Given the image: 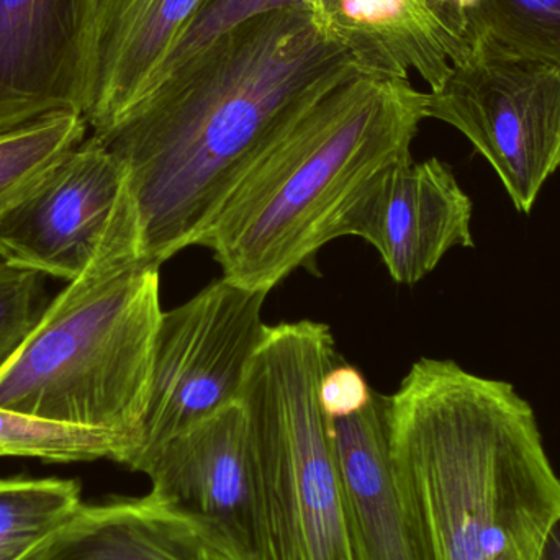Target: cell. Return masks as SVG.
Here are the masks:
<instances>
[{
    "label": "cell",
    "mask_w": 560,
    "mask_h": 560,
    "mask_svg": "<svg viewBox=\"0 0 560 560\" xmlns=\"http://www.w3.org/2000/svg\"><path fill=\"white\" fill-rule=\"evenodd\" d=\"M355 71L305 9L275 10L220 36L95 135L128 170L144 256L161 266L199 245L306 102Z\"/></svg>",
    "instance_id": "6da1fadb"
},
{
    "label": "cell",
    "mask_w": 560,
    "mask_h": 560,
    "mask_svg": "<svg viewBox=\"0 0 560 560\" xmlns=\"http://www.w3.org/2000/svg\"><path fill=\"white\" fill-rule=\"evenodd\" d=\"M388 417L398 480L438 560H538L560 518V477L512 384L423 358Z\"/></svg>",
    "instance_id": "7a4b0ae2"
},
{
    "label": "cell",
    "mask_w": 560,
    "mask_h": 560,
    "mask_svg": "<svg viewBox=\"0 0 560 560\" xmlns=\"http://www.w3.org/2000/svg\"><path fill=\"white\" fill-rule=\"evenodd\" d=\"M428 92L355 71L326 85L240 180L199 245L223 278L271 292L319 248L382 171L413 160Z\"/></svg>",
    "instance_id": "3957f363"
},
{
    "label": "cell",
    "mask_w": 560,
    "mask_h": 560,
    "mask_svg": "<svg viewBox=\"0 0 560 560\" xmlns=\"http://www.w3.org/2000/svg\"><path fill=\"white\" fill-rule=\"evenodd\" d=\"M160 265L144 256L130 194L88 268L0 365V408L137 446L160 328Z\"/></svg>",
    "instance_id": "277c9868"
},
{
    "label": "cell",
    "mask_w": 560,
    "mask_h": 560,
    "mask_svg": "<svg viewBox=\"0 0 560 560\" xmlns=\"http://www.w3.org/2000/svg\"><path fill=\"white\" fill-rule=\"evenodd\" d=\"M339 361L325 323L268 326L238 404L255 464L266 560H352L323 374Z\"/></svg>",
    "instance_id": "5b68a950"
},
{
    "label": "cell",
    "mask_w": 560,
    "mask_h": 560,
    "mask_svg": "<svg viewBox=\"0 0 560 560\" xmlns=\"http://www.w3.org/2000/svg\"><path fill=\"white\" fill-rule=\"evenodd\" d=\"M266 296L222 278L163 312L147 413L125 466L137 470L171 438L238 404L268 329L262 323Z\"/></svg>",
    "instance_id": "8992f818"
},
{
    "label": "cell",
    "mask_w": 560,
    "mask_h": 560,
    "mask_svg": "<svg viewBox=\"0 0 560 560\" xmlns=\"http://www.w3.org/2000/svg\"><path fill=\"white\" fill-rule=\"evenodd\" d=\"M428 118L460 131L528 215L560 167V68L476 46L428 92Z\"/></svg>",
    "instance_id": "52a82bcc"
},
{
    "label": "cell",
    "mask_w": 560,
    "mask_h": 560,
    "mask_svg": "<svg viewBox=\"0 0 560 560\" xmlns=\"http://www.w3.org/2000/svg\"><path fill=\"white\" fill-rule=\"evenodd\" d=\"M125 164L92 135L0 223V259L43 276L78 278L130 197Z\"/></svg>",
    "instance_id": "ba28073f"
},
{
    "label": "cell",
    "mask_w": 560,
    "mask_h": 560,
    "mask_svg": "<svg viewBox=\"0 0 560 560\" xmlns=\"http://www.w3.org/2000/svg\"><path fill=\"white\" fill-rule=\"evenodd\" d=\"M137 472L151 495L207 526L245 560H266L248 427L242 405L187 428L154 450Z\"/></svg>",
    "instance_id": "9c48e42d"
},
{
    "label": "cell",
    "mask_w": 560,
    "mask_h": 560,
    "mask_svg": "<svg viewBox=\"0 0 560 560\" xmlns=\"http://www.w3.org/2000/svg\"><path fill=\"white\" fill-rule=\"evenodd\" d=\"M98 0H0V131L84 115Z\"/></svg>",
    "instance_id": "30bf717a"
},
{
    "label": "cell",
    "mask_w": 560,
    "mask_h": 560,
    "mask_svg": "<svg viewBox=\"0 0 560 560\" xmlns=\"http://www.w3.org/2000/svg\"><path fill=\"white\" fill-rule=\"evenodd\" d=\"M472 200L438 158L382 171L355 200L339 232L374 246L397 283L420 282L453 248H470Z\"/></svg>",
    "instance_id": "8fae6325"
},
{
    "label": "cell",
    "mask_w": 560,
    "mask_h": 560,
    "mask_svg": "<svg viewBox=\"0 0 560 560\" xmlns=\"http://www.w3.org/2000/svg\"><path fill=\"white\" fill-rule=\"evenodd\" d=\"M388 411L390 397L374 392L361 413L329 421L352 560H438L395 470Z\"/></svg>",
    "instance_id": "7c38bea8"
},
{
    "label": "cell",
    "mask_w": 560,
    "mask_h": 560,
    "mask_svg": "<svg viewBox=\"0 0 560 560\" xmlns=\"http://www.w3.org/2000/svg\"><path fill=\"white\" fill-rule=\"evenodd\" d=\"M202 0H98L85 120L92 135L117 127L153 92L164 62Z\"/></svg>",
    "instance_id": "4fadbf2b"
},
{
    "label": "cell",
    "mask_w": 560,
    "mask_h": 560,
    "mask_svg": "<svg viewBox=\"0 0 560 560\" xmlns=\"http://www.w3.org/2000/svg\"><path fill=\"white\" fill-rule=\"evenodd\" d=\"M315 28L351 56L359 71L410 79L431 91L446 81L456 48L424 0H303Z\"/></svg>",
    "instance_id": "5bb4252c"
},
{
    "label": "cell",
    "mask_w": 560,
    "mask_h": 560,
    "mask_svg": "<svg viewBox=\"0 0 560 560\" xmlns=\"http://www.w3.org/2000/svg\"><path fill=\"white\" fill-rule=\"evenodd\" d=\"M33 560H245L219 535L148 493L79 506Z\"/></svg>",
    "instance_id": "9a60e30c"
},
{
    "label": "cell",
    "mask_w": 560,
    "mask_h": 560,
    "mask_svg": "<svg viewBox=\"0 0 560 560\" xmlns=\"http://www.w3.org/2000/svg\"><path fill=\"white\" fill-rule=\"evenodd\" d=\"M89 124L72 112L0 131V223L85 140Z\"/></svg>",
    "instance_id": "2e32d148"
},
{
    "label": "cell",
    "mask_w": 560,
    "mask_h": 560,
    "mask_svg": "<svg viewBox=\"0 0 560 560\" xmlns=\"http://www.w3.org/2000/svg\"><path fill=\"white\" fill-rule=\"evenodd\" d=\"M81 505L75 480L0 479V560H33Z\"/></svg>",
    "instance_id": "e0dca14e"
},
{
    "label": "cell",
    "mask_w": 560,
    "mask_h": 560,
    "mask_svg": "<svg viewBox=\"0 0 560 560\" xmlns=\"http://www.w3.org/2000/svg\"><path fill=\"white\" fill-rule=\"evenodd\" d=\"M466 22L470 49L560 68V0H482Z\"/></svg>",
    "instance_id": "ac0fdd59"
},
{
    "label": "cell",
    "mask_w": 560,
    "mask_h": 560,
    "mask_svg": "<svg viewBox=\"0 0 560 560\" xmlns=\"http://www.w3.org/2000/svg\"><path fill=\"white\" fill-rule=\"evenodd\" d=\"M127 453V444L110 434L48 423L0 408V457L61 464L110 459L124 464Z\"/></svg>",
    "instance_id": "d6986e66"
},
{
    "label": "cell",
    "mask_w": 560,
    "mask_h": 560,
    "mask_svg": "<svg viewBox=\"0 0 560 560\" xmlns=\"http://www.w3.org/2000/svg\"><path fill=\"white\" fill-rule=\"evenodd\" d=\"M285 9H305V2L303 0H202L186 32L164 62L154 89L166 81L171 74L189 65L220 36L226 35L236 26L262 13Z\"/></svg>",
    "instance_id": "ffe728a7"
},
{
    "label": "cell",
    "mask_w": 560,
    "mask_h": 560,
    "mask_svg": "<svg viewBox=\"0 0 560 560\" xmlns=\"http://www.w3.org/2000/svg\"><path fill=\"white\" fill-rule=\"evenodd\" d=\"M46 306L45 276L0 259V365L15 354Z\"/></svg>",
    "instance_id": "44dd1931"
},
{
    "label": "cell",
    "mask_w": 560,
    "mask_h": 560,
    "mask_svg": "<svg viewBox=\"0 0 560 560\" xmlns=\"http://www.w3.org/2000/svg\"><path fill=\"white\" fill-rule=\"evenodd\" d=\"M372 395L374 390L369 387L362 372L342 359L335 362L319 381V405L328 421L361 413L372 400Z\"/></svg>",
    "instance_id": "7402d4cb"
},
{
    "label": "cell",
    "mask_w": 560,
    "mask_h": 560,
    "mask_svg": "<svg viewBox=\"0 0 560 560\" xmlns=\"http://www.w3.org/2000/svg\"><path fill=\"white\" fill-rule=\"evenodd\" d=\"M430 7L431 13L436 16L446 35L453 42L457 52V61L453 66L463 62L470 55L469 32H467L466 15L457 0H424Z\"/></svg>",
    "instance_id": "603a6c76"
},
{
    "label": "cell",
    "mask_w": 560,
    "mask_h": 560,
    "mask_svg": "<svg viewBox=\"0 0 560 560\" xmlns=\"http://www.w3.org/2000/svg\"><path fill=\"white\" fill-rule=\"evenodd\" d=\"M538 560H560V518L549 532Z\"/></svg>",
    "instance_id": "cb8c5ba5"
},
{
    "label": "cell",
    "mask_w": 560,
    "mask_h": 560,
    "mask_svg": "<svg viewBox=\"0 0 560 560\" xmlns=\"http://www.w3.org/2000/svg\"><path fill=\"white\" fill-rule=\"evenodd\" d=\"M459 2L460 9H463L464 15H466L469 10H472L474 7L479 5L482 0H457Z\"/></svg>",
    "instance_id": "d4e9b609"
}]
</instances>
